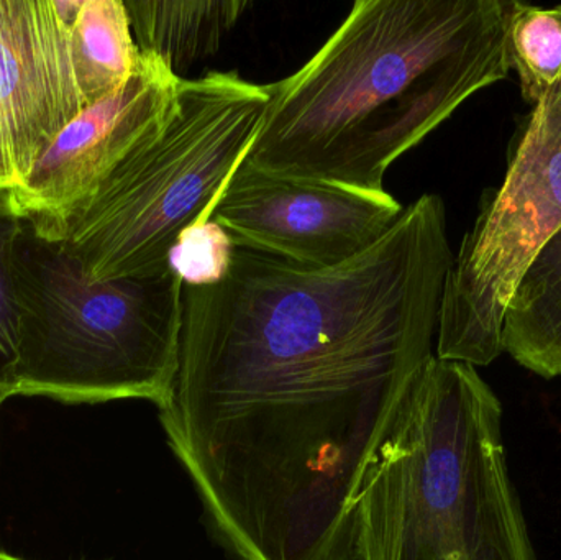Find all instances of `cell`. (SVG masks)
Masks as SVG:
<instances>
[{"label": "cell", "mask_w": 561, "mask_h": 560, "mask_svg": "<svg viewBox=\"0 0 561 560\" xmlns=\"http://www.w3.org/2000/svg\"><path fill=\"white\" fill-rule=\"evenodd\" d=\"M451 262L444 201L422 194L340 265L236 245L222 282L183 286L158 411L233 558L356 560V493L435 357Z\"/></svg>", "instance_id": "1"}, {"label": "cell", "mask_w": 561, "mask_h": 560, "mask_svg": "<svg viewBox=\"0 0 561 560\" xmlns=\"http://www.w3.org/2000/svg\"><path fill=\"white\" fill-rule=\"evenodd\" d=\"M510 71L501 0H358L302 68L266 85L243 164L388 193L391 164Z\"/></svg>", "instance_id": "2"}, {"label": "cell", "mask_w": 561, "mask_h": 560, "mask_svg": "<svg viewBox=\"0 0 561 560\" xmlns=\"http://www.w3.org/2000/svg\"><path fill=\"white\" fill-rule=\"evenodd\" d=\"M356 560H536L507 469L503 407L477 367L434 357L369 460Z\"/></svg>", "instance_id": "3"}, {"label": "cell", "mask_w": 561, "mask_h": 560, "mask_svg": "<svg viewBox=\"0 0 561 560\" xmlns=\"http://www.w3.org/2000/svg\"><path fill=\"white\" fill-rule=\"evenodd\" d=\"M15 279L22 312L16 395L66 404L163 403L183 329V282L173 270L91 283L61 242L36 236L25 220Z\"/></svg>", "instance_id": "4"}, {"label": "cell", "mask_w": 561, "mask_h": 560, "mask_svg": "<svg viewBox=\"0 0 561 560\" xmlns=\"http://www.w3.org/2000/svg\"><path fill=\"white\" fill-rule=\"evenodd\" d=\"M236 71L181 79L167 124L131 151L72 217L61 243L88 282L167 272L184 230L209 220L268 107Z\"/></svg>", "instance_id": "5"}, {"label": "cell", "mask_w": 561, "mask_h": 560, "mask_svg": "<svg viewBox=\"0 0 561 560\" xmlns=\"http://www.w3.org/2000/svg\"><path fill=\"white\" fill-rule=\"evenodd\" d=\"M561 229V84L534 105L506 176L465 236L445 279L440 361L484 367L504 352L506 309Z\"/></svg>", "instance_id": "6"}, {"label": "cell", "mask_w": 561, "mask_h": 560, "mask_svg": "<svg viewBox=\"0 0 561 560\" xmlns=\"http://www.w3.org/2000/svg\"><path fill=\"white\" fill-rule=\"evenodd\" d=\"M181 79L161 59L140 55L124 85L81 112L55 138L13 190L36 236L61 242L72 217L118 164L167 124Z\"/></svg>", "instance_id": "7"}, {"label": "cell", "mask_w": 561, "mask_h": 560, "mask_svg": "<svg viewBox=\"0 0 561 560\" xmlns=\"http://www.w3.org/2000/svg\"><path fill=\"white\" fill-rule=\"evenodd\" d=\"M404 207L389 193L283 180L240 164L209 219L237 247L309 268H330L378 242Z\"/></svg>", "instance_id": "8"}, {"label": "cell", "mask_w": 561, "mask_h": 560, "mask_svg": "<svg viewBox=\"0 0 561 560\" xmlns=\"http://www.w3.org/2000/svg\"><path fill=\"white\" fill-rule=\"evenodd\" d=\"M82 0H0V190L22 186L84 112L71 55Z\"/></svg>", "instance_id": "9"}, {"label": "cell", "mask_w": 561, "mask_h": 560, "mask_svg": "<svg viewBox=\"0 0 561 560\" xmlns=\"http://www.w3.org/2000/svg\"><path fill=\"white\" fill-rule=\"evenodd\" d=\"M140 55L161 59L178 78L219 52L250 2L245 0H124Z\"/></svg>", "instance_id": "10"}, {"label": "cell", "mask_w": 561, "mask_h": 560, "mask_svg": "<svg viewBox=\"0 0 561 560\" xmlns=\"http://www.w3.org/2000/svg\"><path fill=\"white\" fill-rule=\"evenodd\" d=\"M504 352L543 378L561 375V229L530 263L506 309Z\"/></svg>", "instance_id": "11"}, {"label": "cell", "mask_w": 561, "mask_h": 560, "mask_svg": "<svg viewBox=\"0 0 561 560\" xmlns=\"http://www.w3.org/2000/svg\"><path fill=\"white\" fill-rule=\"evenodd\" d=\"M76 81L91 107L137 71L140 53L124 0H82L71 28Z\"/></svg>", "instance_id": "12"}, {"label": "cell", "mask_w": 561, "mask_h": 560, "mask_svg": "<svg viewBox=\"0 0 561 560\" xmlns=\"http://www.w3.org/2000/svg\"><path fill=\"white\" fill-rule=\"evenodd\" d=\"M503 20L511 69L524 99L537 105L561 84V5L503 2Z\"/></svg>", "instance_id": "13"}, {"label": "cell", "mask_w": 561, "mask_h": 560, "mask_svg": "<svg viewBox=\"0 0 561 560\" xmlns=\"http://www.w3.org/2000/svg\"><path fill=\"white\" fill-rule=\"evenodd\" d=\"M23 227L25 219L16 206L13 190H0V407L16 397L22 312L15 279V249Z\"/></svg>", "instance_id": "14"}, {"label": "cell", "mask_w": 561, "mask_h": 560, "mask_svg": "<svg viewBox=\"0 0 561 560\" xmlns=\"http://www.w3.org/2000/svg\"><path fill=\"white\" fill-rule=\"evenodd\" d=\"M236 243L216 220L194 224L184 230L171 250L168 266L180 276L183 286L217 285L232 265Z\"/></svg>", "instance_id": "15"}, {"label": "cell", "mask_w": 561, "mask_h": 560, "mask_svg": "<svg viewBox=\"0 0 561 560\" xmlns=\"http://www.w3.org/2000/svg\"><path fill=\"white\" fill-rule=\"evenodd\" d=\"M0 560H23L15 558V556L7 555V552L0 551Z\"/></svg>", "instance_id": "16"}]
</instances>
